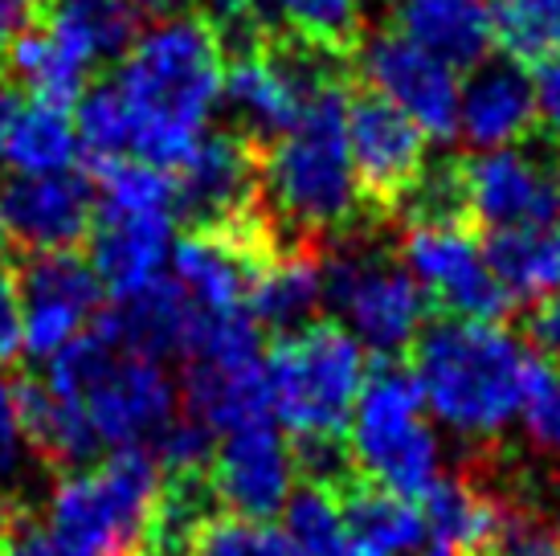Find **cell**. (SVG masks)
I'll use <instances>...</instances> for the list:
<instances>
[{
	"label": "cell",
	"instance_id": "ba28073f",
	"mask_svg": "<svg viewBox=\"0 0 560 556\" xmlns=\"http://www.w3.org/2000/svg\"><path fill=\"white\" fill-rule=\"evenodd\" d=\"M324 299L336 303L364 348L376 356H405L418 340L430 303L405 263L360 246L352 238L340 250H324Z\"/></svg>",
	"mask_w": 560,
	"mask_h": 556
},
{
	"label": "cell",
	"instance_id": "74e56055",
	"mask_svg": "<svg viewBox=\"0 0 560 556\" xmlns=\"http://www.w3.org/2000/svg\"><path fill=\"white\" fill-rule=\"evenodd\" d=\"M25 348V308L16 291V275L0 270V364H13Z\"/></svg>",
	"mask_w": 560,
	"mask_h": 556
},
{
	"label": "cell",
	"instance_id": "4fadbf2b",
	"mask_svg": "<svg viewBox=\"0 0 560 556\" xmlns=\"http://www.w3.org/2000/svg\"><path fill=\"white\" fill-rule=\"evenodd\" d=\"M16 291L25 308V352L49 360L86 332V320L103 311V278L74 250L25 254L16 270Z\"/></svg>",
	"mask_w": 560,
	"mask_h": 556
},
{
	"label": "cell",
	"instance_id": "52a82bcc",
	"mask_svg": "<svg viewBox=\"0 0 560 556\" xmlns=\"http://www.w3.org/2000/svg\"><path fill=\"white\" fill-rule=\"evenodd\" d=\"M180 414L213 438L275 421L270 372L262 356V327L246 311L213 315L197 356L185 364Z\"/></svg>",
	"mask_w": 560,
	"mask_h": 556
},
{
	"label": "cell",
	"instance_id": "b9f144b4",
	"mask_svg": "<svg viewBox=\"0 0 560 556\" xmlns=\"http://www.w3.org/2000/svg\"><path fill=\"white\" fill-rule=\"evenodd\" d=\"M46 0H0V49H9L21 33L42 21Z\"/></svg>",
	"mask_w": 560,
	"mask_h": 556
},
{
	"label": "cell",
	"instance_id": "ab89813d",
	"mask_svg": "<svg viewBox=\"0 0 560 556\" xmlns=\"http://www.w3.org/2000/svg\"><path fill=\"white\" fill-rule=\"evenodd\" d=\"M21 417H16V393L9 381H0V479H9L21 463Z\"/></svg>",
	"mask_w": 560,
	"mask_h": 556
},
{
	"label": "cell",
	"instance_id": "f35d334b",
	"mask_svg": "<svg viewBox=\"0 0 560 556\" xmlns=\"http://www.w3.org/2000/svg\"><path fill=\"white\" fill-rule=\"evenodd\" d=\"M4 556H74V553L49 532V524H33V516L21 508L13 520V532H9V544H4Z\"/></svg>",
	"mask_w": 560,
	"mask_h": 556
},
{
	"label": "cell",
	"instance_id": "5bb4252c",
	"mask_svg": "<svg viewBox=\"0 0 560 556\" xmlns=\"http://www.w3.org/2000/svg\"><path fill=\"white\" fill-rule=\"evenodd\" d=\"M360 70L373 91L385 94L393 107H401L425 131V139L458 136V107H463L458 70H451L430 49H421L397 30L381 33L364 49Z\"/></svg>",
	"mask_w": 560,
	"mask_h": 556
},
{
	"label": "cell",
	"instance_id": "e0dca14e",
	"mask_svg": "<svg viewBox=\"0 0 560 556\" xmlns=\"http://www.w3.org/2000/svg\"><path fill=\"white\" fill-rule=\"evenodd\" d=\"M295 454L275 421L230 433L209 463L218 503L242 520H270L287 508L295 487Z\"/></svg>",
	"mask_w": 560,
	"mask_h": 556
},
{
	"label": "cell",
	"instance_id": "8fae6325",
	"mask_svg": "<svg viewBox=\"0 0 560 556\" xmlns=\"http://www.w3.org/2000/svg\"><path fill=\"white\" fill-rule=\"evenodd\" d=\"M401 263L418 278L434 315L499 324L515 303L487 266L470 225H409L401 238Z\"/></svg>",
	"mask_w": 560,
	"mask_h": 556
},
{
	"label": "cell",
	"instance_id": "7bdbcfd3",
	"mask_svg": "<svg viewBox=\"0 0 560 556\" xmlns=\"http://www.w3.org/2000/svg\"><path fill=\"white\" fill-rule=\"evenodd\" d=\"M25 103V91L13 86L9 78H0V160H4V143H9V131H13L16 111Z\"/></svg>",
	"mask_w": 560,
	"mask_h": 556
},
{
	"label": "cell",
	"instance_id": "6da1fadb",
	"mask_svg": "<svg viewBox=\"0 0 560 556\" xmlns=\"http://www.w3.org/2000/svg\"><path fill=\"white\" fill-rule=\"evenodd\" d=\"M343 103L348 82L327 86L291 131L262 148V209L287 254H324L331 233L373 225L348 155Z\"/></svg>",
	"mask_w": 560,
	"mask_h": 556
},
{
	"label": "cell",
	"instance_id": "d590c367",
	"mask_svg": "<svg viewBox=\"0 0 560 556\" xmlns=\"http://www.w3.org/2000/svg\"><path fill=\"white\" fill-rule=\"evenodd\" d=\"M520 414H524L532 442L560 459V369H552L548 360H536Z\"/></svg>",
	"mask_w": 560,
	"mask_h": 556
},
{
	"label": "cell",
	"instance_id": "d6a6232c",
	"mask_svg": "<svg viewBox=\"0 0 560 556\" xmlns=\"http://www.w3.org/2000/svg\"><path fill=\"white\" fill-rule=\"evenodd\" d=\"M282 520H287L282 532L303 548V556H324L327 548H336L348 536L336 491L312 487V483H303L299 491H291L287 508H282Z\"/></svg>",
	"mask_w": 560,
	"mask_h": 556
},
{
	"label": "cell",
	"instance_id": "836d02e7",
	"mask_svg": "<svg viewBox=\"0 0 560 556\" xmlns=\"http://www.w3.org/2000/svg\"><path fill=\"white\" fill-rule=\"evenodd\" d=\"M482 556H560V524L520 499L495 495V528Z\"/></svg>",
	"mask_w": 560,
	"mask_h": 556
},
{
	"label": "cell",
	"instance_id": "d4e9b609",
	"mask_svg": "<svg viewBox=\"0 0 560 556\" xmlns=\"http://www.w3.org/2000/svg\"><path fill=\"white\" fill-rule=\"evenodd\" d=\"M336 499H340L348 536L369 556H409L418 553L421 544H425V536H430L425 516L409 499L376 487L364 475L352 479L348 487H340Z\"/></svg>",
	"mask_w": 560,
	"mask_h": 556
},
{
	"label": "cell",
	"instance_id": "9c48e42d",
	"mask_svg": "<svg viewBox=\"0 0 560 556\" xmlns=\"http://www.w3.org/2000/svg\"><path fill=\"white\" fill-rule=\"evenodd\" d=\"M348 155L369 221H393L401 197L425 169V131L381 91L360 82L343 103Z\"/></svg>",
	"mask_w": 560,
	"mask_h": 556
},
{
	"label": "cell",
	"instance_id": "f546056e",
	"mask_svg": "<svg viewBox=\"0 0 560 556\" xmlns=\"http://www.w3.org/2000/svg\"><path fill=\"white\" fill-rule=\"evenodd\" d=\"M74 136L86 155V169L136 155V115L115 82L94 86L74 103Z\"/></svg>",
	"mask_w": 560,
	"mask_h": 556
},
{
	"label": "cell",
	"instance_id": "5b68a950",
	"mask_svg": "<svg viewBox=\"0 0 560 556\" xmlns=\"http://www.w3.org/2000/svg\"><path fill=\"white\" fill-rule=\"evenodd\" d=\"M421 409H425V397L413 369L401 356H376L352 409L348 447L364 479L409 503H421L442 479L438 438Z\"/></svg>",
	"mask_w": 560,
	"mask_h": 556
},
{
	"label": "cell",
	"instance_id": "e575fe53",
	"mask_svg": "<svg viewBox=\"0 0 560 556\" xmlns=\"http://www.w3.org/2000/svg\"><path fill=\"white\" fill-rule=\"evenodd\" d=\"M192 556H303L282 528L270 520H242V516H218L201 532Z\"/></svg>",
	"mask_w": 560,
	"mask_h": 556
},
{
	"label": "cell",
	"instance_id": "ee69618b",
	"mask_svg": "<svg viewBox=\"0 0 560 556\" xmlns=\"http://www.w3.org/2000/svg\"><path fill=\"white\" fill-rule=\"evenodd\" d=\"M9 246H13V233H9V221H4V209H0V263H4Z\"/></svg>",
	"mask_w": 560,
	"mask_h": 556
},
{
	"label": "cell",
	"instance_id": "4316f807",
	"mask_svg": "<svg viewBox=\"0 0 560 556\" xmlns=\"http://www.w3.org/2000/svg\"><path fill=\"white\" fill-rule=\"evenodd\" d=\"M324 299V258L319 254H279L254 282L246 315L270 332L275 340L312 324L315 308Z\"/></svg>",
	"mask_w": 560,
	"mask_h": 556
},
{
	"label": "cell",
	"instance_id": "2e32d148",
	"mask_svg": "<svg viewBox=\"0 0 560 556\" xmlns=\"http://www.w3.org/2000/svg\"><path fill=\"white\" fill-rule=\"evenodd\" d=\"M0 209L13 242L25 254L74 250L91 238L98 193L86 172H49V176H9L0 185Z\"/></svg>",
	"mask_w": 560,
	"mask_h": 556
},
{
	"label": "cell",
	"instance_id": "484cf974",
	"mask_svg": "<svg viewBox=\"0 0 560 556\" xmlns=\"http://www.w3.org/2000/svg\"><path fill=\"white\" fill-rule=\"evenodd\" d=\"M482 258L512 299H545L560 291V217L487 233Z\"/></svg>",
	"mask_w": 560,
	"mask_h": 556
},
{
	"label": "cell",
	"instance_id": "8992f818",
	"mask_svg": "<svg viewBox=\"0 0 560 556\" xmlns=\"http://www.w3.org/2000/svg\"><path fill=\"white\" fill-rule=\"evenodd\" d=\"M160 479L164 471L152 450H115L98 466L58 479L49 495V532L74 556L136 553Z\"/></svg>",
	"mask_w": 560,
	"mask_h": 556
},
{
	"label": "cell",
	"instance_id": "60d3db41",
	"mask_svg": "<svg viewBox=\"0 0 560 556\" xmlns=\"http://www.w3.org/2000/svg\"><path fill=\"white\" fill-rule=\"evenodd\" d=\"M532 86H536V111H540V124L560 139V54H552V58H545V62L536 66Z\"/></svg>",
	"mask_w": 560,
	"mask_h": 556
},
{
	"label": "cell",
	"instance_id": "f1b7e54d",
	"mask_svg": "<svg viewBox=\"0 0 560 556\" xmlns=\"http://www.w3.org/2000/svg\"><path fill=\"white\" fill-rule=\"evenodd\" d=\"M74 155H79V136H74L70 111L25 99L16 111L0 164L13 176H49V172L70 169Z\"/></svg>",
	"mask_w": 560,
	"mask_h": 556
},
{
	"label": "cell",
	"instance_id": "f6af8a7d",
	"mask_svg": "<svg viewBox=\"0 0 560 556\" xmlns=\"http://www.w3.org/2000/svg\"><path fill=\"white\" fill-rule=\"evenodd\" d=\"M418 556H458L454 548H446V544L430 541V548H418Z\"/></svg>",
	"mask_w": 560,
	"mask_h": 556
},
{
	"label": "cell",
	"instance_id": "d6986e66",
	"mask_svg": "<svg viewBox=\"0 0 560 556\" xmlns=\"http://www.w3.org/2000/svg\"><path fill=\"white\" fill-rule=\"evenodd\" d=\"M91 266L98 270L110 299H131L164 278L172 254V217L119 213L98 205L91 225Z\"/></svg>",
	"mask_w": 560,
	"mask_h": 556
},
{
	"label": "cell",
	"instance_id": "277c9868",
	"mask_svg": "<svg viewBox=\"0 0 560 556\" xmlns=\"http://www.w3.org/2000/svg\"><path fill=\"white\" fill-rule=\"evenodd\" d=\"M266 372L282 430L291 438H340L369 381V360L343 324L312 320L275 340Z\"/></svg>",
	"mask_w": 560,
	"mask_h": 556
},
{
	"label": "cell",
	"instance_id": "44dd1931",
	"mask_svg": "<svg viewBox=\"0 0 560 556\" xmlns=\"http://www.w3.org/2000/svg\"><path fill=\"white\" fill-rule=\"evenodd\" d=\"M13 393L21 433H25V442H30L42 463L62 471V475L94 466V454H98L103 442H98L82 402L54 393L46 381H33V377L13 381Z\"/></svg>",
	"mask_w": 560,
	"mask_h": 556
},
{
	"label": "cell",
	"instance_id": "7a4b0ae2",
	"mask_svg": "<svg viewBox=\"0 0 560 556\" xmlns=\"http://www.w3.org/2000/svg\"><path fill=\"white\" fill-rule=\"evenodd\" d=\"M225 82V49L209 16H172L136 37L115 86L136 115V155L172 172L201 143Z\"/></svg>",
	"mask_w": 560,
	"mask_h": 556
},
{
	"label": "cell",
	"instance_id": "ffe728a7",
	"mask_svg": "<svg viewBox=\"0 0 560 556\" xmlns=\"http://www.w3.org/2000/svg\"><path fill=\"white\" fill-rule=\"evenodd\" d=\"M540 124L536 111V86L532 74L512 58L482 62L470 70L463 86V107H458V131L470 148L499 152L528 139Z\"/></svg>",
	"mask_w": 560,
	"mask_h": 556
},
{
	"label": "cell",
	"instance_id": "603a6c76",
	"mask_svg": "<svg viewBox=\"0 0 560 556\" xmlns=\"http://www.w3.org/2000/svg\"><path fill=\"white\" fill-rule=\"evenodd\" d=\"M209 471H172L160 479L136 556H192L201 532L221 516Z\"/></svg>",
	"mask_w": 560,
	"mask_h": 556
},
{
	"label": "cell",
	"instance_id": "3957f363",
	"mask_svg": "<svg viewBox=\"0 0 560 556\" xmlns=\"http://www.w3.org/2000/svg\"><path fill=\"white\" fill-rule=\"evenodd\" d=\"M421 397L454 433L491 438L524 409L536 356L503 324L434 315L409 344Z\"/></svg>",
	"mask_w": 560,
	"mask_h": 556
},
{
	"label": "cell",
	"instance_id": "30bf717a",
	"mask_svg": "<svg viewBox=\"0 0 560 556\" xmlns=\"http://www.w3.org/2000/svg\"><path fill=\"white\" fill-rule=\"evenodd\" d=\"M262 213V143L213 131L172 169V221L188 233L230 230Z\"/></svg>",
	"mask_w": 560,
	"mask_h": 556
},
{
	"label": "cell",
	"instance_id": "4dcf8cb0",
	"mask_svg": "<svg viewBox=\"0 0 560 556\" xmlns=\"http://www.w3.org/2000/svg\"><path fill=\"white\" fill-rule=\"evenodd\" d=\"M282 30L336 58H357L364 37V0H275Z\"/></svg>",
	"mask_w": 560,
	"mask_h": 556
},
{
	"label": "cell",
	"instance_id": "cb8c5ba5",
	"mask_svg": "<svg viewBox=\"0 0 560 556\" xmlns=\"http://www.w3.org/2000/svg\"><path fill=\"white\" fill-rule=\"evenodd\" d=\"M94 66L82 58L74 46H66L54 30L42 21L16 37L4 49V78L21 86V91L37 99V103H54V107H74L86 94V78Z\"/></svg>",
	"mask_w": 560,
	"mask_h": 556
},
{
	"label": "cell",
	"instance_id": "1f68e13d",
	"mask_svg": "<svg viewBox=\"0 0 560 556\" xmlns=\"http://www.w3.org/2000/svg\"><path fill=\"white\" fill-rule=\"evenodd\" d=\"M98 188V205L119 213H164L172 217V172L148 164V160H110L98 169H86Z\"/></svg>",
	"mask_w": 560,
	"mask_h": 556
},
{
	"label": "cell",
	"instance_id": "7402d4cb",
	"mask_svg": "<svg viewBox=\"0 0 560 556\" xmlns=\"http://www.w3.org/2000/svg\"><path fill=\"white\" fill-rule=\"evenodd\" d=\"M397 33L451 70H475L495 49V9L487 0H401Z\"/></svg>",
	"mask_w": 560,
	"mask_h": 556
},
{
	"label": "cell",
	"instance_id": "8d00e7d4",
	"mask_svg": "<svg viewBox=\"0 0 560 556\" xmlns=\"http://www.w3.org/2000/svg\"><path fill=\"white\" fill-rule=\"evenodd\" d=\"M205 4H209V25L218 30L225 58L249 54V49L262 42L266 21L258 0H205Z\"/></svg>",
	"mask_w": 560,
	"mask_h": 556
},
{
	"label": "cell",
	"instance_id": "9a60e30c",
	"mask_svg": "<svg viewBox=\"0 0 560 556\" xmlns=\"http://www.w3.org/2000/svg\"><path fill=\"white\" fill-rule=\"evenodd\" d=\"M467 197L475 230H515L560 217V160L499 148L467 160Z\"/></svg>",
	"mask_w": 560,
	"mask_h": 556
},
{
	"label": "cell",
	"instance_id": "7c38bea8",
	"mask_svg": "<svg viewBox=\"0 0 560 556\" xmlns=\"http://www.w3.org/2000/svg\"><path fill=\"white\" fill-rule=\"evenodd\" d=\"M82 409L103 447L152 450L180 417V393L160 369V360L115 348L91 377V385L82 389Z\"/></svg>",
	"mask_w": 560,
	"mask_h": 556
},
{
	"label": "cell",
	"instance_id": "83f0119b",
	"mask_svg": "<svg viewBox=\"0 0 560 556\" xmlns=\"http://www.w3.org/2000/svg\"><path fill=\"white\" fill-rule=\"evenodd\" d=\"M430 541L446 544L458 556H482L495 528V495L463 475H442L421 499Z\"/></svg>",
	"mask_w": 560,
	"mask_h": 556
},
{
	"label": "cell",
	"instance_id": "ac0fdd59",
	"mask_svg": "<svg viewBox=\"0 0 560 556\" xmlns=\"http://www.w3.org/2000/svg\"><path fill=\"white\" fill-rule=\"evenodd\" d=\"M209 311L197 308L176 278H160L148 291L131 299H115V308L94 315V332L124 352H140L148 360L160 356H185L192 360L209 332Z\"/></svg>",
	"mask_w": 560,
	"mask_h": 556
}]
</instances>
